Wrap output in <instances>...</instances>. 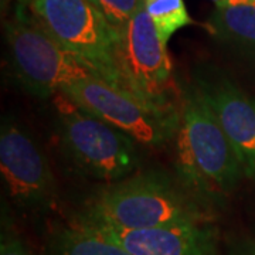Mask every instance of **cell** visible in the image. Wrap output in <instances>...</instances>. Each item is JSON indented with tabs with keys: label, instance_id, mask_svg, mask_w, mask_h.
I'll return each mask as SVG.
<instances>
[{
	"label": "cell",
	"instance_id": "6da1fadb",
	"mask_svg": "<svg viewBox=\"0 0 255 255\" xmlns=\"http://www.w3.org/2000/svg\"><path fill=\"white\" fill-rule=\"evenodd\" d=\"M209 216L183 184L149 172L118 182L95 194L78 224L118 230H150L207 221Z\"/></svg>",
	"mask_w": 255,
	"mask_h": 255
},
{
	"label": "cell",
	"instance_id": "7a4b0ae2",
	"mask_svg": "<svg viewBox=\"0 0 255 255\" xmlns=\"http://www.w3.org/2000/svg\"><path fill=\"white\" fill-rule=\"evenodd\" d=\"M176 137L179 177L194 199L220 200L236 187L241 164L200 87L184 97Z\"/></svg>",
	"mask_w": 255,
	"mask_h": 255
},
{
	"label": "cell",
	"instance_id": "3957f363",
	"mask_svg": "<svg viewBox=\"0 0 255 255\" xmlns=\"http://www.w3.org/2000/svg\"><path fill=\"white\" fill-rule=\"evenodd\" d=\"M28 6L37 24L53 40L100 80L124 88L117 65L119 33L91 0H28Z\"/></svg>",
	"mask_w": 255,
	"mask_h": 255
},
{
	"label": "cell",
	"instance_id": "277c9868",
	"mask_svg": "<svg viewBox=\"0 0 255 255\" xmlns=\"http://www.w3.org/2000/svg\"><path fill=\"white\" fill-rule=\"evenodd\" d=\"M61 94L140 145L163 146L177 136L180 111L172 104L142 100L98 77L73 84Z\"/></svg>",
	"mask_w": 255,
	"mask_h": 255
},
{
	"label": "cell",
	"instance_id": "5b68a950",
	"mask_svg": "<svg viewBox=\"0 0 255 255\" xmlns=\"http://www.w3.org/2000/svg\"><path fill=\"white\" fill-rule=\"evenodd\" d=\"M6 37L14 78L31 95L53 97L73 84L97 77L21 9L7 23Z\"/></svg>",
	"mask_w": 255,
	"mask_h": 255
},
{
	"label": "cell",
	"instance_id": "8992f818",
	"mask_svg": "<svg viewBox=\"0 0 255 255\" xmlns=\"http://www.w3.org/2000/svg\"><path fill=\"white\" fill-rule=\"evenodd\" d=\"M57 111L61 146L78 169L104 180L122 179L133 172L139 160L136 140L65 95L57 102Z\"/></svg>",
	"mask_w": 255,
	"mask_h": 255
},
{
	"label": "cell",
	"instance_id": "52a82bcc",
	"mask_svg": "<svg viewBox=\"0 0 255 255\" xmlns=\"http://www.w3.org/2000/svg\"><path fill=\"white\" fill-rule=\"evenodd\" d=\"M166 47L142 3L119 31L117 43V65L125 90L142 100L170 104L167 88L172 65Z\"/></svg>",
	"mask_w": 255,
	"mask_h": 255
},
{
	"label": "cell",
	"instance_id": "ba28073f",
	"mask_svg": "<svg viewBox=\"0 0 255 255\" xmlns=\"http://www.w3.org/2000/svg\"><path fill=\"white\" fill-rule=\"evenodd\" d=\"M0 169L9 196L20 206L44 209L54 203V176L43 152L26 132L9 122L0 132Z\"/></svg>",
	"mask_w": 255,
	"mask_h": 255
},
{
	"label": "cell",
	"instance_id": "9c48e42d",
	"mask_svg": "<svg viewBox=\"0 0 255 255\" xmlns=\"http://www.w3.org/2000/svg\"><path fill=\"white\" fill-rule=\"evenodd\" d=\"M84 227L95 230L130 255H217L219 253L217 230L209 220L150 230Z\"/></svg>",
	"mask_w": 255,
	"mask_h": 255
},
{
	"label": "cell",
	"instance_id": "30bf717a",
	"mask_svg": "<svg viewBox=\"0 0 255 255\" xmlns=\"http://www.w3.org/2000/svg\"><path fill=\"white\" fill-rule=\"evenodd\" d=\"M199 87L236 149L243 174L255 180V100L223 80Z\"/></svg>",
	"mask_w": 255,
	"mask_h": 255
},
{
	"label": "cell",
	"instance_id": "8fae6325",
	"mask_svg": "<svg viewBox=\"0 0 255 255\" xmlns=\"http://www.w3.org/2000/svg\"><path fill=\"white\" fill-rule=\"evenodd\" d=\"M210 27L221 41L255 51V0L217 6Z\"/></svg>",
	"mask_w": 255,
	"mask_h": 255
},
{
	"label": "cell",
	"instance_id": "7c38bea8",
	"mask_svg": "<svg viewBox=\"0 0 255 255\" xmlns=\"http://www.w3.org/2000/svg\"><path fill=\"white\" fill-rule=\"evenodd\" d=\"M47 255H130L95 230L77 224L50 238Z\"/></svg>",
	"mask_w": 255,
	"mask_h": 255
},
{
	"label": "cell",
	"instance_id": "4fadbf2b",
	"mask_svg": "<svg viewBox=\"0 0 255 255\" xmlns=\"http://www.w3.org/2000/svg\"><path fill=\"white\" fill-rule=\"evenodd\" d=\"M143 3L166 46L174 33L191 24L190 14L183 0H143Z\"/></svg>",
	"mask_w": 255,
	"mask_h": 255
},
{
	"label": "cell",
	"instance_id": "5bb4252c",
	"mask_svg": "<svg viewBox=\"0 0 255 255\" xmlns=\"http://www.w3.org/2000/svg\"><path fill=\"white\" fill-rule=\"evenodd\" d=\"M91 3L119 33L133 17L143 0H91Z\"/></svg>",
	"mask_w": 255,
	"mask_h": 255
},
{
	"label": "cell",
	"instance_id": "9a60e30c",
	"mask_svg": "<svg viewBox=\"0 0 255 255\" xmlns=\"http://www.w3.org/2000/svg\"><path fill=\"white\" fill-rule=\"evenodd\" d=\"M0 255H34L17 234L3 224L0 240Z\"/></svg>",
	"mask_w": 255,
	"mask_h": 255
},
{
	"label": "cell",
	"instance_id": "2e32d148",
	"mask_svg": "<svg viewBox=\"0 0 255 255\" xmlns=\"http://www.w3.org/2000/svg\"><path fill=\"white\" fill-rule=\"evenodd\" d=\"M238 255H255V241L247 243L246 246H243L238 251Z\"/></svg>",
	"mask_w": 255,
	"mask_h": 255
},
{
	"label": "cell",
	"instance_id": "e0dca14e",
	"mask_svg": "<svg viewBox=\"0 0 255 255\" xmlns=\"http://www.w3.org/2000/svg\"><path fill=\"white\" fill-rule=\"evenodd\" d=\"M216 7L217 6H226V4H233V3H240V1H247V0H211Z\"/></svg>",
	"mask_w": 255,
	"mask_h": 255
}]
</instances>
